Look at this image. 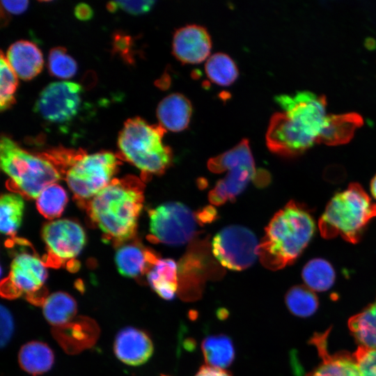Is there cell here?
Segmentation results:
<instances>
[{
    "label": "cell",
    "instance_id": "obj_1",
    "mask_svg": "<svg viewBox=\"0 0 376 376\" xmlns=\"http://www.w3.org/2000/svg\"><path fill=\"white\" fill-rule=\"evenodd\" d=\"M276 101L283 109L272 116L266 143L273 152L283 156L301 154L315 143L326 123L327 101L324 95L309 91L282 95Z\"/></svg>",
    "mask_w": 376,
    "mask_h": 376
},
{
    "label": "cell",
    "instance_id": "obj_2",
    "mask_svg": "<svg viewBox=\"0 0 376 376\" xmlns=\"http://www.w3.org/2000/svg\"><path fill=\"white\" fill-rule=\"evenodd\" d=\"M315 228L310 213L297 203L288 202L265 228L257 249L262 265L271 270L290 265L306 247Z\"/></svg>",
    "mask_w": 376,
    "mask_h": 376
},
{
    "label": "cell",
    "instance_id": "obj_3",
    "mask_svg": "<svg viewBox=\"0 0 376 376\" xmlns=\"http://www.w3.org/2000/svg\"><path fill=\"white\" fill-rule=\"evenodd\" d=\"M143 200L138 179L113 180L91 199L90 216L107 237L124 242L136 233Z\"/></svg>",
    "mask_w": 376,
    "mask_h": 376
},
{
    "label": "cell",
    "instance_id": "obj_4",
    "mask_svg": "<svg viewBox=\"0 0 376 376\" xmlns=\"http://www.w3.org/2000/svg\"><path fill=\"white\" fill-rule=\"evenodd\" d=\"M376 217V203L362 187L352 183L330 200L319 219L321 235L332 239L338 235L355 244L368 223Z\"/></svg>",
    "mask_w": 376,
    "mask_h": 376
},
{
    "label": "cell",
    "instance_id": "obj_5",
    "mask_svg": "<svg viewBox=\"0 0 376 376\" xmlns=\"http://www.w3.org/2000/svg\"><path fill=\"white\" fill-rule=\"evenodd\" d=\"M166 130L140 117L127 119L119 133L118 148L124 157L146 174L164 173L172 161L170 148L163 143Z\"/></svg>",
    "mask_w": 376,
    "mask_h": 376
},
{
    "label": "cell",
    "instance_id": "obj_6",
    "mask_svg": "<svg viewBox=\"0 0 376 376\" xmlns=\"http://www.w3.org/2000/svg\"><path fill=\"white\" fill-rule=\"evenodd\" d=\"M0 161L2 171L20 193L31 198L61 178L51 161L24 150L7 136L1 138Z\"/></svg>",
    "mask_w": 376,
    "mask_h": 376
},
{
    "label": "cell",
    "instance_id": "obj_7",
    "mask_svg": "<svg viewBox=\"0 0 376 376\" xmlns=\"http://www.w3.org/2000/svg\"><path fill=\"white\" fill-rule=\"evenodd\" d=\"M207 168L214 173L227 172L209 192V201L214 205L234 201L256 174L249 141L245 139L231 149L210 159Z\"/></svg>",
    "mask_w": 376,
    "mask_h": 376
},
{
    "label": "cell",
    "instance_id": "obj_8",
    "mask_svg": "<svg viewBox=\"0 0 376 376\" xmlns=\"http://www.w3.org/2000/svg\"><path fill=\"white\" fill-rule=\"evenodd\" d=\"M72 162L66 172V182L81 199H92L108 186L118 165L116 155L110 152L83 155Z\"/></svg>",
    "mask_w": 376,
    "mask_h": 376
},
{
    "label": "cell",
    "instance_id": "obj_9",
    "mask_svg": "<svg viewBox=\"0 0 376 376\" xmlns=\"http://www.w3.org/2000/svg\"><path fill=\"white\" fill-rule=\"evenodd\" d=\"M150 236L155 242L182 245L196 235V214L179 202H168L149 211Z\"/></svg>",
    "mask_w": 376,
    "mask_h": 376
},
{
    "label": "cell",
    "instance_id": "obj_10",
    "mask_svg": "<svg viewBox=\"0 0 376 376\" xmlns=\"http://www.w3.org/2000/svg\"><path fill=\"white\" fill-rule=\"evenodd\" d=\"M259 242L246 227L231 225L221 229L212 242V252L224 267L241 271L251 267L258 257Z\"/></svg>",
    "mask_w": 376,
    "mask_h": 376
},
{
    "label": "cell",
    "instance_id": "obj_11",
    "mask_svg": "<svg viewBox=\"0 0 376 376\" xmlns=\"http://www.w3.org/2000/svg\"><path fill=\"white\" fill-rule=\"evenodd\" d=\"M82 93L81 86L75 82L50 83L40 92L34 111L49 123L60 125L70 123L80 109Z\"/></svg>",
    "mask_w": 376,
    "mask_h": 376
},
{
    "label": "cell",
    "instance_id": "obj_12",
    "mask_svg": "<svg viewBox=\"0 0 376 376\" xmlns=\"http://www.w3.org/2000/svg\"><path fill=\"white\" fill-rule=\"evenodd\" d=\"M47 277L46 265L40 258L19 253L13 259L9 275L1 283V295L11 299L26 293L29 298L41 291Z\"/></svg>",
    "mask_w": 376,
    "mask_h": 376
},
{
    "label": "cell",
    "instance_id": "obj_13",
    "mask_svg": "<svg viewBox=\"0 0 376 376\" xmlns=\"http://www.w3.org/2000/svg\"><path fill=\"white\" fill-rule=\"evenodd\" d=\"M42 237L49 256L61 262L77 257L86 242L84 228L78 223L66 219L46 224L42 230Z\"/></svg>",
    "mask_w": 376,
    "mask_h": 376
},
{
    "label": "cell",
    "instance_id": "obj_14",
    "mask_svg": "<svg viewBox=\"0 0 376 376\" xmlns=\"http://www.w3.org/2000/svg\"><path fill=\"white\" fill-rule=\"evenodd\" d=\"M208 32L203 26L191 24L178 29L173 38V53L181 62L198 63L205 60L211 50Z\"/></svg>",
    "mask_w": 376,
    "mask_h": 376
},
{
    "label": "cell",
    "instance_id": "obj_15",
    "mask_svg": "<svg viewBox=\"0 0 376 376\" xmlns=\"http://www.w3.org/2000/svg\"><path fill=\"white\" fill-rule=\"evenodd\" d=\"M329 331L330 329L313 336L311 341L316 347L322 361L313 372L306 376H361L353 354L345 352L334 354L329 352L327 337Z\"/></svg>",
    "mask_w": 376,
    "mask_h": 376
},
{
    "label": "cell",
    "instance_id": "obj_16",
    "mask_svg": "<svg viewBox=\"0 0 376 376\" xmlns=\"http://www.w3.org/2000/svg\"><path fill=\"white\" fill-rule=\"evenodd\" d=\"M113 350L116 356L122 362L137 366L149 360L154 347L150 336L145 331L128 327L121 329L116 335Z\"/></svg>",
    "mask_w": 376,
    "mask_h": 376
},
{
    "label": "cell",
    "instance_id": "obj_17",
    "mask_svg": "<svg viewBox=\"0 0 376 376\" xmlns=\"http://www.w3.org/2000/svg\"><path fill=\"white\" fill-rule=\"evenodd\" d=\"M16 75L23 80L36 77L43 67V57L40 49L33 42L21 40L13 43L6 56Z\"/></svg>",
    "mask_w": 376,
    "mask_h": 376
},
{
    "label": "cell",
    "instance_id": "obj_18",
    "mask_svg": "<svg viewBox=\"0 0 376 376\" xmlns=\"http://www.w3.org/2000/svg\"><path fill=\"white\" fill-rule=\"evenodd\" d=\"M191 104L189 100L179 93L165 97L157 108V116L165 130L180 132L186 129L191 116Z\"/></svg>",
    "mask_w": 376,
    "mask_h": 376
},
{
    "label": "cell",
    "instance_id": "obj_19",
    "mask_svg": "<svg viewBox=\"0 0 376 376\" xmlns=\"http://www.w3.org/2000/svg\"><path fill=\"white\" fill-rule=\"evenodd\" d=\"M363 124V118L357 113L328 115L318 143L337 146L348 143L355 130Z\"/></svg>",
    "mask_w": 376,
    "mask_h": 376
},
{
    "label": "cell",
    "instance_id": "obj_20",
    "mask_svg": "<svg viewBox=\"0 0 376 376\" xmlns=\"http://www.w3.org/2000/svg\"><path fill=\"white\" fill-rule=\"evenodd\" d=\"M157 259L150 251L134 244L120 246L115 254L119 273L129 278H136L148 272Z\"/></svg>",
    "mask_w": 376,
    "mask_h": 376
},
{
    "label": "cell",
    "instance_id": "obj_21",
    "mask_svg": "<svg viewBox=\"0 0 376 376\" xmlns=\"http://www.w3.org/2000/svg\"><path fill=\"white\" fill-rule=\"evenodd\" d=\"M147 280L158 295L172 300L178 288V265L172 259L158 258L147 272Z\"/></svg>",
    "mask_w": 376,
    "mask_h": 376
},
{
    "label": "cell",
    "instance_id": "obj_22",
    "mask_svg": "<svg viewBox=\"0 0 376 376\" xmlns=\"http://www.w3.org/2000/svg\"><path fill=\"white\" fill-rule=\"evenodd\" d=\"M21 368L34 376L48 371L52 366L54 357L52 350L45 343L31 341L24 345L18 354Z\"/></svg>",
    "mask_w": 376,
    "mask_h": 376
},
{
    "label": "cell",
    "instance_id": "obj_23",
    "mask_svg": "<svg viewBox=\"0 0 376 376\" xmlns=\"http://www.w3.org/2000/svg\"><path fill=\"white\" fill-rule=\"evenodd\" d=\"M201 350L207 365L224 369L233 362L235 349L232 340L226 335H211L203 339Z\"/></svg>",
    "mask_w": 376,
    "mask_h": 376
},
{
    "label": "cell",
    "instance_id": "obj_24",
    "mask_svg": "<svg viewBox=\"0 0 376 376\" xmlns=\"http://www.w3.org/2000/svg\"><path fill=\"white\" fill-rule=\"evenodd\" d=\"M25 203L19 193H6L0 199V230L6 235H14L20 228Z\"/></svg>",
    "mask_w": 376,
    "mask_h": 376
},
{
    "label": "cell",
    "instance_id": "obj_25",
    "mask_svg": "<svg viewBox=\"0 0 376 376\" xmlns=\"http://www.w3.org/2000/svg\"><path fill=\"white\" fill-rule=\"evenodd\" d=\"M348 326L360 346L376 349V299L361 312L352 316Z\"/></svg>",
    "mask_w": 376,
    "mask_h": 376
},
{
    "label": "cell",
    "instance_id": "obj_26",
    "mask_svg": "<svg viewBox=\"0 0 376 376\" xmlns=\"http://www.w3.org/2000/svg\"><path fill=\"white\" fill-rule=\"evenodd\" d=\"M77 313L74 298L64 292H56L47 297L43 304V314L54 325L67 323Z\"/></svg>",
    "mask_w": 376,
    "mask_h": 376
},
{
    "label": "cell",
    "instance_id": "obj_27",
    "mask_svg": "<svg viewBox=\"0 0 376 376\" xmlns=\"http://www.w3.org/2000/svg\"><path fill=\"white\" fill-rule=\"evenodd\" d=\"M301 276L306 286L313 291H325L332 286L335 280L333 267L322 258L308 261L303 268Z\"/></svg>",
    "mask_w": 376,
    "mask_h": 376
},
{
    "label": "cell",
    "instance_id": "obj_28",
    "mask_svg": "<svg viewBox=\"0 0 376 376\" xmlns=\"http://www.w3.org/2000/svg\"><path fill=\"white\" fill-rule=\"evenodd\" d=\"M205 69L209 79L221 86L230 85L238 76L235 62L224 53H216L210 56L205 63Z\"/></svg>",
    "mask_w": 376,
    "mask_h": 376
},
{
    "label": "cell",
    "instance_id": "obj_29",
    "mask_svg": "<svg viewBox=\"0 0 376 376\" xmlns=\"http://www.w3.org/2000/svg\"><path fill=\"white\" fill-rule=\"evenodd\" d=\"M36 199L39 212L45 217L54 219L63 213L68 203L65 189L55 183L43 189Z\"/></svg>",
    "mask_w": 376,
    "mask_h": 376
},
{
    "label": "cell",
    "instance_id": "obj_30",
    "mask_svg": "<svg viewBox=\"0 0 376 376\" xmlns=\"http://www.w3.org/2000/svg\"><path fill=\"white\" fill-rule=\"evenodd\" d=\"M285 304L295 315L306 318L313 314L318 306V299L314 291L306 285H295L285 295Z\"/></svg>",
    "mask_w": 376,
    "mask_h": 376
},
{
    "label": "cell",
    "instance_id": "obj_31",
    "mask_svg": "<svg viewBox=\"0 0 376 376\" xmlns=\"http://www.w3.org/2000/svg\"><path fill=\"white\" fill-rule=\"evenodd\" d=\"M0 109L3 111L15 104V94L18 82L17 76L2 52L0 59Z\"/></svg>",
    "mask_w": 376,
    "mask_h": 376
},
{
    "label": "cell",
    "instance_id": "obj_32",
    "mask_svg": "<svg viewBox=\"0 0 376 376\" xmlns=\"http://www.w3.org/2000/svg\"><path fill=\"white\" fill-rule=\"evenodd\" d=\"M48 69L54 77L70 79L76 74L77 65L75 60L67 53L65 48L56 47L49 51Z\"/></svg>",
    "mask_w": 376,
    "mask_h": 376
},
{
    "label": "cell",
    "instance_id": "obj_33",
    "mask_svg": "<svg viewBox=\"0 0 376 376\" xmlns=\"http://www.w3.org/2000/svg\"><path fill=\"white\" fill-rule=\"evenodd\" d=\"M353 356L361 376H376V349L359 346Z\"/></svg>",
    "mask_w": 376,
    "mask_h": 376
},
{
    "label": "cell",
    "instance_id": "obj_34",
    "mask_svg": "<svg viewBox=\"0 0 376 376\" xmlns=\"http://www.w3.org/2000/svg\"><path fill=\"white\" fill-rule=\"evenodd\" d=\"M14 331V322L9 310L1 306V346H6L10 340Z\"/></svg>",
    "mask_w": 376,
    "mask_h": 376
},
{
    "label": "cell",
    "instance_id": "obj_35",
    "mask_svg": "<svg viewBox=\"0 0 376 376\" xmlns=\"http://www.w3.org/2000/svg\"><path fill=\"white\" fill-rule=\"evenodd\" d=\"M118 8L134 15L148 12L153 6L154 1H116Z\"/></svg>",
    "mask_w": 376,
    "mask_h": 376
},
{
    "label": "cell",
    "instance_id": "obj_36",
    "mask_svg": "<svg viewBox=\"0 0 376 376\" xmlns=\"http://www.w3.org/2000/svg\"><path fill=\"white\" fill-rule=\"evenodd\" d=\"M3 8L12 14L19 15L24 13L28 8V1H1Z\"/></svg>",
    "mask_w": 376,
    "mask_h": 376
},
{
    "label": "cell",
    "instance_id": "obj_37",
    "mask_svg": "<svg viewBox=\"0 0 376 376\" xmlns=\"http://www.w3.org/2000/svg\"><path fill=\"white\" fill-rule=\"evenodd\" d=\"M74 14L78 19L88 21L93 17V10L88 4L80 3L75 6Z\"/></svg>",
    "mask_w": 376,
    "mask_h": 376
},
{
    "label": "cell",
    "instance_id": "obj_38",
    "mask_svg": "<svg viewBox=\"0 0 376 376\" xmlns=\"http://www.w3.org/2000/svg\"><path fill=\"white\" fill-rule=\"evenodd\" d=\"M195 376H231L226 370L208 365L201 366Z\"/></svg>",
    "mask_w": 376,
    "mask_h": 376
},
{
    "label": "cell",
    "instance_id": "obj_39",
    "mask_svg": "<svg viewBox=\"0 0 376 376\" xmlns=\"http://www.w3.org/2000/svg\"><path fill=\"white\" fill-rule=\"evenodd\" d=\"M370 191L373 196H374V198L376 199V175L374 176V178L371 180Z\"/></svg>",
    "mask_w": 376,
    "mask_h": 376
},
{
    "label": "cell",
    "instance_id": "obj_40",
    "mask_svg": "<svg viewBox=\"0 0 376 376\" xmlns=\"http://www.w3.org/2000/svg\"><path fill=\"white\" fill-rule=\"evenodd\" d=\"M107 8L109 12L114 13L118 10L116 1H110L107 4Z\"/></svg>",
    "mask_w": 376,
    "mask_h": 376
},
{
    "label": "cell",
    "instance_id": "obj_41",
    "mask_svg": "<svg viewBox=\"0 0 376 376\" xmlns=\"http://www.w3.org/2000/svg\"><path fill=\"white\" fill-rule=\"evenodd\" d=\"M162 376H164V375H162Z\"/></svg>",
    "mask_w": 376,
    "mask_h": 376
}]
</instances>
